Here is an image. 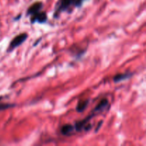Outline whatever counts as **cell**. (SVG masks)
<instances>
[{"label":"cell","instance_id":"1","mask_svg":"<svg viewBox=\"0 0 146 146\" xmlns=\"http://www.w3.org/2000/svg\"><path fill=\"white\" fill-rule=\"evenodd\" d=\"M27 38H28V34L27 33H22V34H19L17 36L14 37L10 42L9 46L8 48V51H13L14 48L21 46L27 39Z\"/></svg>","mask_w":146,"mask_h":146},{"label":"cell","instance_id":"2","mask_svg":"<svg viewBox=\"0 0 146 146\" xmlns=\"http://www.w3.org/2000/svg\"><path fill=\"white\" fill-rule=\"evenodd\" d=\"M57 6L56 12L54 14V17H56V16L59 14L60 12L65 11L69 8L71 5H72L71 0H59Z\"/></svg>","mask_w":146,"mask_h":146},{"label":"cell","instance_id":"3","mask_svg":"<svg viewBox=\"0 0 146 146\" xmlns=\"http://www.w3.org/2000/svg\"><path fill=\"white\" fill-rule=\"evenodd\" d=\"M47 14L45 11H41L36 13L34 15H32L31 17V24H34L35 22L40 23H45L47 20Z\"/></svg>","mask_w":146,"mask_h":146},{"label":"cell","instance_id":"4","mask_svg":"<svg viewBox=\"0 0 146 146\" xmlns=\"http://www.w3.org/2000/svg\"><path fill=\"white\" fill-rule=\"evenodd\" d=\"M43 8V4L40 1H38V2H35L34 4H33L32 5L30 6L29 7V9H27V15H34L36 13L39 12L41 11V9Z\"/></svg>","mask_w":146,"mask_h":146},{"label":"cell","instance_id":"5","mask_svg":"<svg viewBox=\"0 0 146 146\" xmlns=\"http://www.w3.org/2000/svg\"><path fill=\"white\" fill-rule=\"evenodd\" d=\"M94 116V114L92 113L91 115L86 117V118H85V119L81 120V121H77V122L75 123V125H74V128H75L76 131H78V132H79V131H83L84 127H85V125L89 122L90 120H91Z\"/></svg>","mask_w":146,"mask_h":146},{"label":"cell","instance_id":"6","mask_svg":"<svg viewBox=\"0 0 146 146\" xmlns=\"http://www.w3.org/2000/svg\"><path fill=\"white\" fill-rule=\"evenodd\" d=\"M133 75V74L132 73H125V74H117L116 75H115L113 78V80L115 83H119L121 81H125V80L128 79V78H131L132 76Z\"/></svg>","mask_w":146,"mask_h":146},{"label":"cell","instance_id":"7","mask_svg":"<svg viewBox=\"0 0 146 146\" xmlns=\"http://www.w3.org/2000/svg\"><path fill=\"white\" fill-rule=\"evenodd\" d=\"M108 104H109V102H108V99H106V98H104V99L101 100V101L98 103V105L96 106V108H94V111H93L92 113H94V115H95L96 113L100 112V111H103L104 108H106L107 106H108Z\"/></svg>","mask_w":146,"mask_h":146},{"label":"cell","instance_id":"8","mask_svg":"<svg viewBox=\"0 0 146 146\" xmlns=\"http://www.w3.org/2000/svg\"><path fill=\"white\" fill-rule=\"evenodd\" d=\"M88 104H89V100H81V101H78V103L77 104L76 108V110L78 113H82L83 111H84L86 110V108L88 106Z\"/></svg>","mask_w":146,"mask_h":146},{"label":"cell","instance_id":"9","mask_svg":"<svg viewBox=\"0 0 146 146\" xmlns=\"http://www.w3.org/2000/svg\"><path fill=\"white\" fill-rule=\"evenodd\" d=\"M74 127L71 124H66V125H63L62 128L61 129V132L62 135H68L74 131Z\"/></svg>","mask_w":146,"mask_h":146},{"label":"cell","instance_id":"10","mask_svg":"<svg viewBox=\"0 0 146 146\" xmlns=\"http://www.w3.org/2000/svg\"><path fill=\"white\" fill-rule=\"evenodd\" d=\"M85 1L86 0H71V3H72V5L75 7H81Z\"/></svg>","mask_w":146,"mask_h":146},{"label":"cell","instance_id":"11","mask_svg":"<svg viewBox=\"0 0 146 146\" xmlns=\"http://www.w3.org/2000/svg\"><path fill=\"white\" fill-rule=\"evenodd\" d=\"M103 122H104V121H100L99 123H98V125H97L96 128V131H95V132H96V133H97V132H98V131H99V130H100V128H101V127L102 126Z\"/></svg>","mask_w":146,"mask_h":146}]
</instances>
